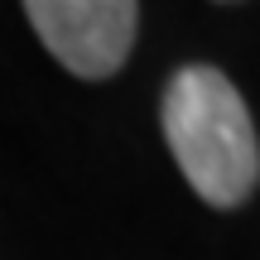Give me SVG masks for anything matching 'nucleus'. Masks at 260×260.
<instances>
[{
    "label": "nucleus",
    "instance_id": "nucleus-1",
    "mask_svg": "<svg viewBox=\"0 0 260 260\" xmlns=\"http://www.w3.org/2000/svg\"><path fill=\"white\" fill-rule=\"evenodd\" d=\"M159 125L174 164L203 203L241 207L260 188V135L246 96L222 68H178L159 102Z\"/></svg>",
    "mask_w": 260,
    "mask_h": 260
},
{
    "label": "nucleus",
    "instance_id": "nucleus-2",
    "mask_svg": "<svg viewBox=\"0 0 260 260\" xmlns=\"http://www.w3.org/2000/svg\"><path fill=\"white\" fill-rule=\"evenodd\" d=\"M24 15L68 73L102 82L135 48L140 0H24Z\"/></svg>",
    "mask_w": 260,
    "mask_h": 260
}]
</instances>
